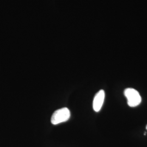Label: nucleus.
<instances>
[{
  "mask_svg": "<svg viewBox=\"0 0 147 147\" xmlns=\"http://www.w3.org/2000/svg\"><path fill=\"white\" fill-rule=\"evenodd\" d=\"M146 129H147V126H146Z\"/></svg>",
  "mask_w": 147,
  "mask_h": 147,
  "instance_id": "obj_4",
  "label": "nucleus"
},
{
  "mask_svg": "<svg viewBox=\"0 0 147 147\" xmlns=\"http://www.w3.org/2000/svg\"><path fill=\"white\" fill-rule=\"evenodd\" d=\"M70 117V112L68 108L64 107L56 111L51 117V123L57 125L69 120Z\"/></svg>",
  "mask_w": 147,
  "mask_h": 147,
  "instance_id": "obj_1",
  "label": "nucleus"
},
{
  "mask_svg": "<svg viewBox=\"0 0 147 147\" xmlns=\"http://www.w3.org/2000/svg\"><path fill=\"white\" fill-rule=\"evenodd\" d=\"M124 95L127 99V104L130 107H136L141 102V97L136 89L128 88L124 90Z\"/></svg>",
  "mask_w": 147,
  "mask_h": 147,
  "instance_id": "obj_2",
  "label": "nucleus"
},
{
  "mask_svg": "<svg viewBox=\"0 0 147 147\" xmlns=\"http://www.w3.org/2000/svg\"><path fill=\"white\" fill-rule=\"evenodd\" d=\"M105 99V92L104 90H100L95 95L93 102V109L95 112H99L103 105Z\"/></svg>",
  "mask_w": 147,
  "mask_h": 147,
  "instance_id": "obj_3",
  "label": "nucleus"
}]
</instances>
